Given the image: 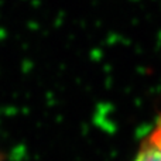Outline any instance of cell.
<instances>
[{"instance_id":"obj_1","label":"cell","mask_w":161,"mask_h":161,"mask_svg":"<svg viewBox=\"0 0 161 161\" xmlns=\"http://www.w3.org/2000/svg\"><path fill=\"white\" fill-rule=\"evenodd\" d=\"M134 161H161V120L143 142Z\"/></svg>"}]
</instances>
